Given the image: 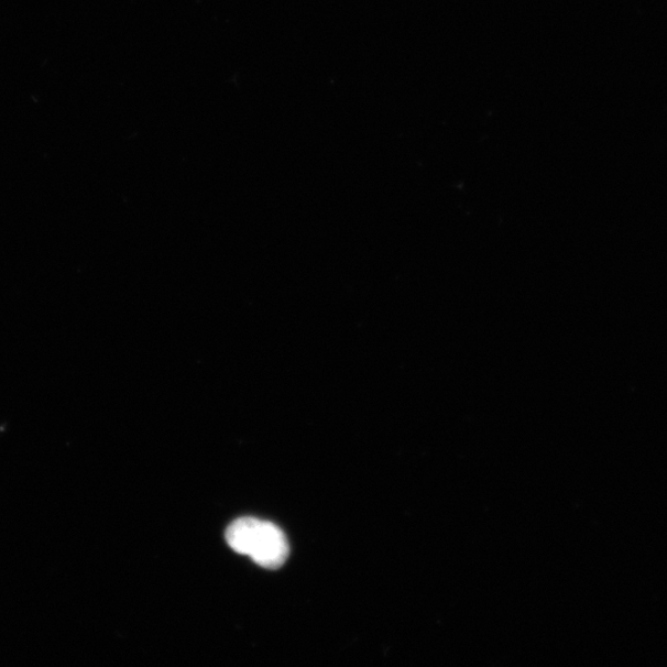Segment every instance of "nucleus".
Returning a JSON list of instances; mask_svg holds the SVG:
<instances>
[{
    "mask_svg": "<svg viewBox=\"0 0 667 667\" xmlns=\"http://www.w3.org/2000/svg\"><path fill=\"white\" fill-rule=\"evenodd\" d=\"M232 550L250 556L262 568L275 570L286 562L289 545L276 524L256 518H240L227 529Z\"/></svg>",
    "mask_w": 667,
    "mask_h": 667,
    "instance_id": "1",
    "label": "nucleus"
}]
</instances>
